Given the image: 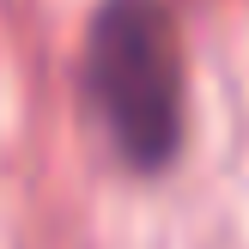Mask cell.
Segmentation results:
<instances>
[{
	"instance_id": "cell-1",
	"label": "cell",
	"mask_w": 249,
	"mask_h": 249,
	"mask_svg": "<svg viewBox=\"0 0 249 249\" xmlns=\"http://www.w3.org/2000/svg\"><path fill=\"white\" fill-rule=\"evenodd\" d=\"M79 97L128 170H170L189 128L177 12L164 0H97L79 49Z\"/></svg>"
}]
</instances>
